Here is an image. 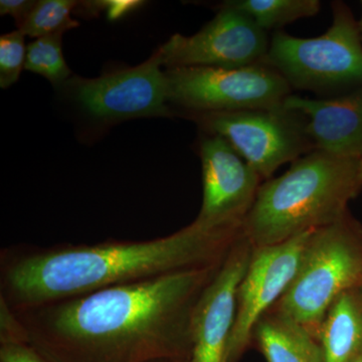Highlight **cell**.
Here are the masks:
<instances>
[{"label":"cell","mask_w":362,"mask_h":362,"mask_svg":"<svg viewBox=\"0 0 362 362\" xmlns=\"http://www.w3.org/2000/svg\"><path fill=\"white\" fill-rule=\"evenodd\" d=\"M221 263L14 314L25 342L54 362L188 358L195 307Z\"/></svg>","instance_id":"6da1fadb"},{"label":"cell","mask_w":362,"mask_h":362,"mask_svg":"<svg viewBox=\"0 0 362 362\" xmlns=\"http://www.w3.org/2000/svg\"><path fill=\"white\" fill-rule=\"evenodd\" d=\"M242 228L197 221L143 242L13 246L0 252V302L14 313L113 286L221 264Z\"/></svg>","instance_id":"7a4b0ae2"},{"label":"cell","mask_w":362,"mask_h":362,"mask_svg":"<svg viewBox=\"0 0 362 362\" xmlns=\"http://www.w3.org/2000/svg\"><path fill=\"white\" fill-rule=\"evenodd\" d=\"M359 164L321 150L293 161L284 175L262 183L243 235L259 249L334 223L361 192Z\"/></svg>","instance_id":"3957f363"},{"label":"cell","mask_w":362,"mask_h":362,"mask_svg":"<svg viewBox=\"0 0 362 362\" xmlns=\"http://www.w3.org/2000/svg\"><path fill=\"white\" fill-rule=\"evenodd\" d=\"M361 284L362 226L347 211L334 223L312 232L296 275L271 310L316 338L331 305Z\"/></svg>","instance_id":"277c9868"},{"label":"cell","mask_w":362,"mask_h":362,"mask_svg":"<svg viewBox=\"0 0 362 362\" xmlns=\"http://www.w3.org/2000/svg\"><path fill=\"white\" fill-rule=\"evenodd\" d=\"M332 25L316 37L274 33L264 63L290 87L323 98L347 94L362 86V35L350 7L333 1Z\"/></svg>","instance_id":"5b68a950"},{"label":"cell","mask_w":362,"mask_h":362,"mask_svg":"<svg viewBox=\"0 0 362 362\" xmlns=\"http://www.w3.org/2000/svg\"><path fill=\"white\" fill-rule=\"evenodd\" d=\"M164 73L168 102L189 115L273 108L292 95L287 81L265 63L232 69L185 66Z\"/></svg>","instance_id":"8992f818"},{"label":"cell","mask_w":362,"mask_h":362,"mask_svg":"<svg viewBox=\"0 0 362 362\" xmlns=\"http://www.w3.org/2000/svg\"><path fill=\"white\" fill-rule=\"evenodd\" d=\"M209 135L230 143L262 180H270L287 162L313 151L307 119L284 105L223 113L192 114Z\"/></svg>","instance_id":"52a82bcc"},{"label":"cell","mask_w":362,"mask_h":362,"mask_svg":"<svg viewBox=\"0 0 362 362\" xmlns=\"http://www.w3.org/2000/svg\"><path fill=\"white\" fill-rule=\"evenodd\" d=\"M270 40L246 14L221 4V11L195 35H175L157 52L168 69L185 66L242 68L264 63Z\"/></svg>","instance_id":"ba28073f"},{"label":"cell","mask_w":362,"mask_h":362,"mask_svg":"<svg viewBox=\"0 0 362 362\" xmlns=\"http://www.w3.org/2000/svg\"><path fill=\"white\" fill-rule=\"evenodd\" d=\"M161 66L156 52L142 65L96 78H73L66 85L73 99L97 120L169 116L168 83Z\"/></svg>","instance_id":"9c48e42d"},{"label":"cell","mask_w":362,"mask_h":362,"mask_svg":"<svg viewBox=\"0 0 362 362\" xmlns=\"http://www.w3.org/2000/svg\"><path fill=\"white\" fill-rule=\"evenodd\" d=\"M312 232L274 246L252 250L238 290L237 313L225 362L239 361L251 345L257 324L277 303L296 275Z\"/></svg>","instance_id":"30bf717a"},{"label":"cell","mask_w":362,"mask_h":362,"mask_svg":"<svg viewBox=\"0 0 362 362\" xmlns=\"http://www.w3.org/2000/svg\"><path fill=\"white\" fill-rule=\"evenodd\" d=\"M199 153L204 197L195 221L209 228H240L263 180L221 136H204Z\"/></svg>","instance_id":"8fae6325"},{"label":"cell","mask_w":362,"mask_h":362,"mask_svg":"<svg viewBox=\"0 0 362 362\" xmlns=\"http://www.w3.org/2000/svg\"><path fill=\"white\" fill-rule=\"evenodd\" d=\"M252 250L242 233L199 298L192 318V362H225L237 313L238 290Z\"/></svg>","instance_id":"7c38bea8"},{"label":"cell","mask_w":362,"mask_h":362,"mask_svg":"<svg viewBox=\"0 0 362 362\" xmlns=\"http://www.w3.org/2000/svg\"><path fill=\"white\" fill-rule=\"evenodd\" d=\"M283 105L306 117L314 150L362 160V86L333 98L308 99L290 95Z\"/></svg>","instance_id":"4fadbf2b"},{"label":"cell","mask_w":362,"mask_h":362,"mask_svg":"<svg viewBox=\"0 0 362 362\" xmlns=\"http://www.w3.org/2000/svg\"><path fill=\"white\" fill-rule=\"evenodd\" d=\"M317 340L324 362H351L362 352V300L357 289L343 293L324 317Z\"/></svg>","instance_id":"5bb4252c"},{"label":"cell","mask_w":362,"mask_h":362,"mask_svg":"<svg viewBox=\"0 0 362 362\" xmlns=\"http://www.w3.org/2000/svg\"><path fill=\"white\" fill-rule=\"evenodd\" d=\"M252 341L267 362H324L320 344L308 330L272 310L257 324Z\"/></svg>","instance_id":"9a60e30c"},{"label":"cell","mask_w":362,"mask_h":362,"mask_svg":"<svg viewBox=\"0 0 362 362\" xmlns=\"http://www.w3.org/2000/svg\"><path fill=\"white\" fill-rule=\"evenodd\" d=\"M223 4L246 14L265 32L311 18L321 8L319 0H232Z\"/></svg>","instance_id":"2e32d148"},{"label":"cell","mask_w":362,"mask_h":362,"mask_svg":"<svg viewBox=\"0 0 362 362\" xmlns=\"http://www.w3.org/2000/svg\"><path fill=\"white\" fill-rule=\"evenodd\" d=\"M78 6L71 0H40L37 1L32 11L18 30L32 37L64 33L78 23L71 18V11Z\"/></svg>","instance_id":"e0dca14e"},{"label":"cell","mask_w":362,"mask_h":362,"mask_svg":"<svg viewBox=\"0 0 362 362\" xmlns=\"http://www.w3.org/2000/svg\"><path fill=\"white\" fill-rule=\"evenodd\" d=\"M64 33L40 37L26 47L25 70L39 74L54 85L66 83L71 75L62 49Z\"/></svg>","instance_id":"ac0fdd59"},{"label":"cell","mask_w":362,"mask_h":362,"mask_svg":"<svg viewBox=\"0 0 362 362\" xmlns=\"http://www.w3.org/2000/svg\"><path fill=\"white\" fill-rule=\"evenodd\" d=\"M25 37L18 30L0 37V86L4 89L13 85L25 68Z\"/></svg>","instance_id":"d6986e66"},{"label":"cell","mask_w":362,"mask_h":362,"mask_svg":"<svg viewBox=\"0 0 362 362\" xmlns=\"http://www.w3.org/2000/svg\"><path fill=\"white\" fill-rule=\"evenodd\" d=\"M0 362H54L28 342H0Z\"/></svg>","instance_id":"ffe728a7"},{"label":"cell","mask_w":362,"mask_h":362,"mask_svg":"<svg viewBox=\"0 0 362 362\" xmlns=\"http://www.w3.org/2000/svg\"><path fill=\"white\" fill-rule=\"evenodd\" d=\"M35 4L37 1H28V0H1L0 1V13L1 16L8 14V16H13L16 21V25L20 28Z\"/></svg>","instance_id":"44dd1931"},{"label":"cell","mask_w":362,"mask_h":362,"mask_svg":"<svg viewBox=\"0 0 362 362\" xmlns=\"http://www.w3.org/2000/svg\"><path fill=\"white\" fill-rule=\"evenodd\" d=\"M149 362H192V357H188V358H161Z\"/></svg>","instance_id":"7402d4cb"},{"label":"cell","mask_w":362,"mask_h":362,"mask_svg":"<svg viewBox=\"0 0 362 362\" xmlns=\"http://www.w3.org/2000/svg\"><path fill=\"white\" fill-rule=\"evenodd\" d=\"M359 187H361L362 189V160L361 161V164H359Z\"/></svg>","instance_id":"603a6c76"},{"label":"cell","mask_w":362,"mask_h":362,"mask_svg":"<svg viewBox=\"0 0 362 362\" xmlns=\"http://www.w3.org/2000/svg\"><path fill=\"white\" fill-rule=\"evenodd\" d=\"M351 362H362V352L359 354L358 356L356 357V359H354Z\"/></svg>","instance_id":"cb8c5ba5"},{"label":"cell","mask_w":362,"mask_h":362,"mask_svg":"<svg viewBox=\"0 0 362 362\" xmlns=\"http://www.w3.org/2000/svg\"><path fill=\"white\" fill-rule=\"evenodd\" d=\"M356 289H357V291H358L359 295H361V300H362V284L361 286H359V287H357Z\"/></svg>","instance_id":"d4e9b609"},{"label":"cell","mask_w":362,"mask_h":362,"mask_svg":"<svg viewBox=\"0 0 362 362\" xmlns=\"http://www.w3.org/2000/svg\"><path fill=\"white\" fill-rule=\"evenodd\" d=\"M359 26H361V35H362V16L361 21H359Z\"/></svg>","instance_id":"484cf974"},{"label":"cell","mask_w":362,"mask_h":362,"mask_svg":"<svg viewBox=\"0 0 362 362\" xmlns=\"http://www.w3.org/2000/svg\"><path fill=\"white\" fill-rule=\"evenodd\" d=\"M361 4H362V1H361Z\"/></svg>","instance_id":"4316f807"}]
</instances>
